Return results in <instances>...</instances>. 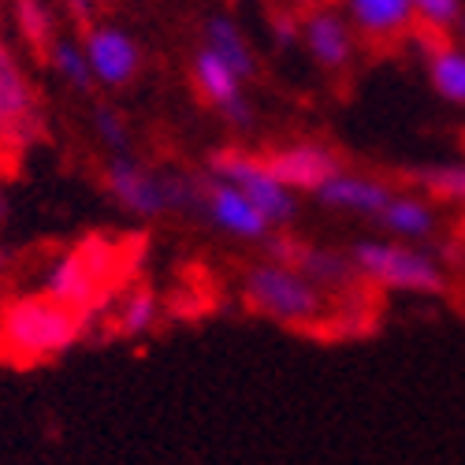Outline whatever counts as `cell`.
<instances>
[{
    "instance_id": "obj_20",
    "label": "cell",
    "mask_w": 465,
    "mask_h": 465,
    "mask_svg": "<svg viewBox=\"0 0 465 465\" xmlns=\"http://www.w3.org/2000/svg\"><path fill=\"white\" fill-rule=\"evenodd\" d=\"M12 26L19 34V42L42 60L49 53V45L60 37L56 12L49 0H12Z\"/></svg>"
},
{
    "instance_id": "obj_10",
    "label": "cell",
    "mask_w": 465,
    "mask_h": 465,
    "mask_svg": "<svg viewBox=\"0 0 465 465\" xmlns=\"http://www.w3.org/2000/svg\"><path fill=\"white\" fill-rule=\"evenodd\" d=\"M190 79L202 104H209L227 127H239V131L253 127V104L246 97V83L205 45H198V53L190 60Z\"/></svg>"
},
{
    "instance_id": "obj_14",
    "label": "cell",
    "mask_w": 465,
    "mask_h": 465,
    "mask_svg": "<svg viewBox=\"0 0 465 465\" xmlns=\"http://www.w3.org/2000/svg\"><path fill=\"white\" fill-rule=\"evenodd\" d=\"M413 45L420 49L436 97L454 108H465V45L447 42V34H436V30H420L413 37Z\"/></svg>"
},
{
    "instance_id": "obj_1",
    "label": "cell",
    "mask_w": 465,
    "mask_h": 465,
    "mask_svg": "<svg viewBox=\"0 0 465 465\" xmlns=\"http://www.w3.org/2000/svg\"><path fill=\"white\" fill-rule=\"evenodd\" d=\"M83 331H86L83 309L64 305L45 291L15 294L0 305V346H5L8 358L23 365L64 358L83 339Z\"/></svg>"
},
{
    "instance_id": "obj_27",
    "label": "cell",
    "mask_w": 465,
    "mask_h": 465,
    "mask_svg": "<svg viewBox=\"0 0 465 465\" xmlns=\"http://www.w3.org/2000/svg\"><path fill=\"white\" fill-rule=\"evenodd\" d=\"M8 216V202H5V190H0V220Z\"/></svg>"
},
{
    "instance_id": "obj_7",
    "label": "cell",
    "mask_w": 465,
    "mask_h": 465,
    "mask_svg": "<svg viewBox=\"0 0 465 465\" xmlns=\"http://www.w3.org/2000/svg\"><path fill=\"white\" fill-rule=\"evenodd\" d=\"M112 253H115V246H108L104 239H86L79 246L56 253L49 261V268H45L42 291L53 294L64 305L83 309V313L90 317L97 287H101V280L108 276V268H112Z\"/></svg>"
},
{
    "instance_id": "obj_15",
    "label": "cell",
    "mask_w": 465,
    "mask_h": 465,
    "mask_svg": "<svg viewBox=\"0 0 465 465\" xmlns=\"http://www.w3.org/2000/svg\"><path fill=\"white\" fill-rule=\"evenodd\" d=\"M351 26L369 42H399L417 26L410 0H342Z\"/></svg>"
},
{
    "instance_id": "obj_26",
    "label": "cell",
    "mask_w": 465,
    "mask_h": 465,
    "mask_svg": "<svg viewBox=\"0 0 465 465\" xmlns=\"http://www.w3.org/2000/svg\"><path fill=\"white\" fill-rule=\"evenodd\" d=\"M97 5H101V0H60L64 15H67L71 23H79V26L94 23V15H97Z\"/></svg>"
},
{
    "instance_id": "obj_4",
    "label": "cell",
    "mask_w": 465,
    "mask_h": 465,
    "mask_svg": "<svg viewBox=\"0 0 465 465\" xmlns=\"http://www.w3.org/2000/svg\"><path fill=\"white\" fill-rule=\"evenodd\" d=\"M354 268L361 283L376 287V291H391V294H417V298H432L447 291V272L436 261V253H429L417 242H402V239H358L351 246Z\"/></svg>"
},
{
    "instance_id": "obj_24",
    "label": "cell",
    "mask_w": 465,
    "mask_h": 465,
    "mask_svg": "<svg viewBox=\"0 0 465 465\" xmlns=\"http://www.w3.org/2000/svg\"><path fill=\"white\" fill-rule=\"evenodd\" d=\"M410 5H413V15H417L420 30L450 34L465 19V0H410Z\"/></svg>"
},
{
    "instance_id": "obj_6",
    "label": "cell",
    "mask_w": 465,
    "mask_h": 465,
    "mask_svg": "<svg viewBox=\"0 0 465 465\" xmlns=\"http://www.w3.org/2000/svg\"><path fill=\"white\" fill-rule=\"evenodd\" d=\"M45 134V115L19 53L0 37V149L23 153Z\"/></svg>"
},
{
    "instance_id": "obj_2",
    "label": "cell",
    "mask_w": 465,
    "mask_h": 465,
    "mask_svg": "<svg viewBox=\"0 0 465 465\" xmlns=\"http://www.w3.org/2000/svg\"><path fill=\"white\" fill-rule=\"evenodd\" d=\"M101 186L127 216H138V220H161L168 213L198 216L202 172L193 175V172L153 168V164H142L134 153H120V157H108L101 172Z\"/></svg>"
},
{
    "instance_id": "obj_13",
    "label": "cell",
    "mask_w": 465,
    "mask_h": 465,
    "mask_svg": "<svg viewBox=\"0 0 465 465\" xmlns=\"http://www.w3.org/2000/svg\"><path fill=\"white\" fill-rule=\"evenodd\" d=\"M395 193V186L380 179V175H369V172H339L331 175L313 198L331 209V213H346V216H361V220H376L387 205V198Z\"/></svg>"
},
{
    "instance_id": "obj_8",
    "label": "cell",
    "mask_w": 465,
    "mask_h": 465,
    "mask_svg": "<svg viewBox=\"0 0 465 465\" xmlns=\"http://www.w3.org/2000/svg\"><path fill=\"white\" fill-rule=\"evenodd\" d=\"M83 53L94 71V83L101 90H127L142 74V45L138 37L120 23H86L83 34Z\"/></svg>"
},
{
    "instance_id": "obj_16",
    "label": "cell",
    "mask_w": 465,
    "mask_h": 465,
    "mask_svg": "<svg viewBox=\"0 0 465 465\" xmlns=\"http://www.w3.org/2000/svg\"><path fill=\"white\" fill-rule=\"evenodd\" d=\"M376 223L387 231L391 239H402V242H424L436 235V223H440V213H436V202L424 198V193H406V190H395L387 198L383 213L376 216Z\"/></svg>"
},
{
    "instance_id": "obj_22",
    "label": "cell",
    "mask_w": 465,
    "mask_h": 465,
    "mask_svg": "<svg viewBox=\"0 0 465 465\" xmlns=\"http://www.w3.org/2000/svg\"><path fill=\"white\" fill-rule=\"evenodd\" d=\"M413 183L424 198L465 209V164H420Z\"/></svg>"
},
{
    "instance_id": "obj_18",
    "label": "cell",
    "mask_w": 465,
    "mask_h": 465,
    "mask_svg": "<svg viewBox=\"0 0 465 465\" xmlns=\"http://www.w3.org/2000/svg\"><path fill=\"white\" fill-rule=\"evenodd\" d=\"M202 45L209 53H216L231 71L239 74L242 83H253L257 79V53L250 45V37L242 34L239 19H231L227 12H216L205 19L202 26Z\"/></svg>"
},
{
    "instance_id": "obj_23",
    "label": "cell",
    "mask_w": 465,
    "mask_h": 465,
    "mask_svg": "<svg viewBox=\"0 0 465 465\" xmlns=\"http://www.w3.org/2000/svg\"><path fill=\"white\" fill-rule=\"evenodd\" d=\"M90 127H94L97 142L108 149V157H120V153H131V127H127V115H124L120 108H115V104H94Z\"/></svg>"
},
{
    "instance_id": "obj_3",
    "label": "cell",
    "mask_w": 465,
    "mask_h": 465,
    "mask_svg": "<svg viewBox=\"0 0 465 465\" xmlns=\"http://www.w3.org/2000/svg\"><path fill=\"white\" fill-rule=\"evenodd\" d=\"M242 302L250 313L287 328H317L328 317V294L294 264L257 261L242 276Z\"/></svg>"
},
{
    "instance_id": "obj_21",
    "label": "cell",
    "mask_w": 465,
    "mask_h": 465,
    "mask_svg": "<svg viewBox=\"0 0 465 465\" xmlns=\"http://www.w3.org/2000/svg\"><path fill=\"white\" fill-rule=\"evenodd\" d=\"M45 67L56 74V79H60L67 90H74V94L97 90L94 71H90V64H86V53H83L79 37H64V34H60L56 42L49 45V53H45Z\"/></svg>"
},
{
    "instance_id": "obj_17",
    "label": "cell",
    "mask_w": 465,
    "mask_h": 465,
    "mask_svg": "<svg viewBox=\"0 0 465 465\" xmlns=\"http://www.w3.org/2000/svg\"><path fill=\"white\" fill-rule=\"evenodd\" d=\"M294 268L302 276L313 280L324 294H351V291L361 287V276L354 268L351 250H331V246H309V242H302V250L294 257Z\"/></svg>"
},
{
    "instance_id": "obj_19",
    "label": "cell",
    "mask_w": 465,
    "mask_h": 465,
    "mask_svg": "<svg viewBox=\"0 0 465 465\" xmlns=\"http://www.w3.org/2000/svg\"><path fill=\"white\" fill-rule=\"evenodd\" d=\"M164 317V298L153 291L149 283H138L131 287L127 294H120V302H115L112 309V328L120 339H142V335H153L157 331Z\"/></svg>"
},
{
    "instance_id": "obj_12",
    "label": "cell",
    "mask_w": 465,
    "mask_h": 465,
    "mask_svg": "<svg viewBox=\"0 0 465 465\" xmlns=\"http://www.w3.org/2000/svg\"><path fill=\"white\" fill-rule=\"evenodd\" d=\"M309 60L321 71H342L351 67L354 53H358V30L351 26L346 12H331V8H317L302 19V42H298Z\"/></svg>"
},
{
    "instance_id": "obj_28",
    "label": "cell",
    "mask_w": 465,
    "mask_h": 465,
    "mask_svg": "<svg viewBox=\"0 0 465 465\" xmlns=\"http://www.w3.org/2000/svg\"><path fill=\"white\" fill-rule=\"evenodd\" d=\"M5 264H8V253H5V246H0V272H5Z\"/></svg>"
},
{
    "instance_id": "obj_11",
    "label": "cell",
    "mask_w": 465,
    "mask_h": 465,
    "mask_svg": "<svg viewBox=\"0 0 465 465\" xmlns=\"http://www.w3.org/2000/svg\"><path fill=\"white\" fill-rule=\"evenodd\" d=\"M268 168L272 175L294 190L298 198L302 193H317L331 175L342 172V161L339 153L328 145V142H317V138H298V142H287V145H276L264 153Z\"/></svg>"
},
{
    "instance_id": "obj_29",
    "label": "cell",
    "mask_w": 465,
    "mask_h": 465,
    "mask_svg": "<svg viewBox=\"0 0 465 465\" xmlns=\"http://www.w3.org/2000/svg\"><path fill=\"white\" fill-rule=\"evenodd\" d=\"M458 30H461V45H465V19H461V26H458Z\"/></svg>"
},
{
    "instance_id": "obj_25",
    "label": "cell",
    "mask_w": 465,
    "mask_h": 465,
    "mask_svg": "<svg viewBox=\"0 0 465 465\" xmlns=\"http://www.w3.org/2000/svg\"><path fill=\"white\" fill-rule=\"evenodd\" d=\"M268 37L280 45V49H291L302 42V19L287 8H276L272 15H268Z\"/></svg>"
},
{
    "instance_id": "obj_9",
    "label": "cell",
    "mask_w": 465,
    "mask_h": 465,
    "mask_svg": "<svg viewBox=\"0 0 465 465\" xmlns=\"http://www.w3.org/2000/svg\"><path fill=\"white\" fill-rule=\"evenodd\" d=\"M198 216H205L216 231L239 239V242H264L272 235V223L264 220V213L246 198L239 186H231L209 172H202V190H198Z\"/></svg>"
},
{
    "instance_id": "obj_30",
    "label": "cell",
    "mask_w": 465,
    "mask_h": 465,
    "mask_svg": "<svg viewBox=\"0 0 465 465\" xmlns=\"http://www.w3.org/2000/svg\"><path fill=\"white\" fill-rule=\"evenodd\" d=\"M461 235H465V223H461Z\"/></svg>"
},
{
    "instance_id": "obj_5",
    "label": "cell",
    "mask_w": 465,
    "mask_h": 465,
    "mask_svg": "<svg viewBox=\"0 0 465 465\" xmlns=\"http://www.w3.org/2000/svg\"><path fill=\"white\" fill-rule=\"evenodd\" d=\"M205 172L231 183V186H239L246 198L264 213V220L272 223V231H291L298 223L302 198L272 175L264 153H253V149H242V145H220V149L209 153Z\"/></svg>"
}]
</instances>
